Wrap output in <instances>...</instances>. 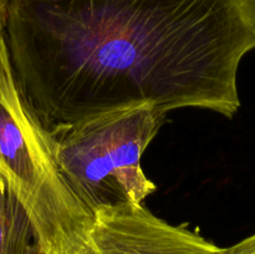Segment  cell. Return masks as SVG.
<instances>
[{"label":"cell","instance_id":"1","mask_svg":"<svg viewBox=\"0 0 255 254\" xmlns=\"http://www.w3.org/2000/svg\"><path fill=\"white\" fill-rule=\"evenodd\" d=\"M20 95L46 129L149 105L232 119L255 0H6Z\"/></svg>","mask_w":255,"mask_h":254},{"label":"cell","instance_id":"2","mask_svg":"<svg viewBox=\"0 0 255 254\" xmlns=\"http://www.w3.org/2000/svg\"><path fill=\"white\" fill-rule=\"evenodd\" d=\"M0 17V176L32 228L34 254H81L94 214L62 176L49 132L20 95Z\"/></svg>","mask_w":255,"mask_h":254},{"label":"cell","instance_id":"3","mask_svg":"<svg viewBox=\"0 0 255 254\" xmlns=\"http://www.w3.org/2000/svg\"><path fill=\"white\" fill-rule=\"evenodd\" d=\"M164 120L152 106L139 105L47 129L62 176L92 214L142 204L156 191L141 157Z\"/></svg>","mask_w":255,"mask_h":254},{"label":"cell","instance_id":"4","mask_svg":"<svg viewBox=\"0 0 255 254\" xmlns=\"http://www.w3.org/2000/svg\"><path fill=\"white\" fill-rule=\"evenodd\" d=\"M94 217L81 254H218L222 249L198 233L167 223L142 204L102 208Z\"/></svg>","mask_w":255,"mask_h":254},{"label":"cell","instance_id":"5","mask_svg":"<svg viewBox=\"0 0 255 254\" xmlns=\"http://www.w3.org/2000/svg\"><path fill=\"white\" fill-rule=\"evenodd\" d=\"M0 254H34L26 212L0 176Z\"/></svg>","mask_w":255,"mask_h":254},{"label":"cell","instance_id":"6","mask_svg":"<svg viewBox=\"0 0 255 254\" xmlns=\"http://www.w3.org/2000/svg\"><path fill=\"white\" fill-rule=\"evenodd\" d=\"M218 254H255V234L247 237L234 246L222 248Z\"/></svg>","mask_w":255,"mask_h":254},{"label":"cell","instance_id":"7","mask_svg":"<svg viewBox=\"0 0 255 254\" xmlns=\"http://www.w3.org/2000/svg\"><path fill=\"white\" fill-rule=\"evenodd\" d=\"M5 6H6V0H0V17L5 15Z\"/></svg>","mask_w":255,"mask_h":254}]
</instances>
